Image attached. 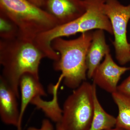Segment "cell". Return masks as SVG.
<instances>
[{
  "mask_svg": "<svg viewBox=\"0 0 130 130\" xmlns=\"http://www.w3.org/2000/svg\"><path fill=\"white\" fill-rule=\"evenodd\" d=\"M45 55L35 43V40L18 37L0 40L1 76L20 98L19 82L23 74L30 73L39 78V66Z\"/></svg>",
  "mask_w": 130,
  "mask_h": 130,
  "instance_id": "obj_1",
  "label": "cell"
},
{
  "mask_svg": "<svg viewBox=\"0 0 130 130\" xmlns=\"http://www.w3.org/2000/svg\"><path fill=\"white\" fill-rule=\"evenodd\" d=\"M92 36L93 32L88 31L73 40L59 38L52 42V48L60 55L59 59L54 61V69L61 72L60 77L69 88L75 89L86 81V54Z\"/></svg>",
  "mask_w": 130,
  "mask_h": 130,
  "instance_id": "obj_2",
  "label": "cell"
},
{
  "mask_svg": "<svg viewBox=\"0 0 130 130\" xmlns=\"http://www.w3.org/2000/svg\"><path fill=\"white\" fill-rule=\"evenodd\" d=\"M0 13L16 25L18 36L30 40L58 25L53 16L28 0H0Z\"/></svg>",
  "mask_w": 130,
  "mask_h": 130,
  "instance_id": "obj_3",
  "label": "cell"
},
{
  "mask_svg": "<svg viewBox=\"0 0 130 130\" xmlns=\"http://www.w3.org/2000/svg\"><path fill=\"white\" fill-rule=\"evenodd\" d=\"M93 112V84L84 81L65 101L60 123L64 130H89Z\"/></svg>",
  "mask_w": 130,
  "mask_h": 130,
  "instance_id": "obj_4",
  "label": "cell"
},
{
  "mask_svg": "<svg viewBox=\"0 0 130 130\" xmlns=\"http://www.w3.org/2000/svg\"><path fill=\"white\" fill-rule=\"evenodd\" d=\"M104 11L111 24L116 59L120 65H125L130 61V43L127 37L130 4L124 6L118 0H105Z\"/></svg>",
  "mask_w": 130,
  "mask_h": 130,
  "instance_id": "obj_5",
  "label": "cell"
},
{
  "mask_svg": "<svg viewBox=\"0 0 130 130\" xmlns=\"http://www.w3.org/2000/svg\"><path fill=\"white\" fill-rule=\"evenodd\" d=\"M129 70L130 67L119 66L114 61L110 53L107 54L94 72L92 78L93 83L112 94L117 91L118 84L121 76Z\"/></svg>",
  "mask_w": 130,
  "mask_h": 130,
  "instance_id": "obj_6",
  "label": "cell"
},
{
  "mask_svg": "<svg viewBox=\"0 0 130 130\" xmlns=\"http://www.w3.org/2000/svg\"><path fill=\"white\" fill-rule=\"evenodd\" d=\"M85 12L79 18L80 32L102 30L113 35L111 22L104 11L105 0H84Z\"/></svg>",
  "mask_w": 130,
  "mask_h": 130,
  "instance_id": "obj_7",
  "label": "cell"
},
{
  "mask_svg": "<svg viewBox=\"0 0 130 130\" xmlns=\"http://www.w3.org/2000/svg\"><path fill=\"white\" fill-rule=\"evenodd\" d=\"M42 8L56 20L58 25L74 21L85 12L84 0H44Z\"/></svg>",
  "mask_w": 130,
  "mask_h": 130,
  "instance_id": "obj_8",
  "label": "cell"
},
{
  "mask_svg": "<svg viewBox=\"0 0 130 130\" xmlns=\"http://www.w3.org/2000/svg\"><path fill=\"white\" fill-rule=\"evenodd\" d=\"M19 98L12 89L0 76V116L3 123L14 126L18 130H21L20 111L18 100Z\"/></svg>",
  "mask_w": 130,
  "mask_h": 130,
  "instance_id": "obj_9",
  "label": "cell"
},
{
  "mask_svg": "<svg viewBox=\"0 0 130 130\" xmlns=\"http://www.w3.org/2000/svg\"><path fill=\"white\" fill-rule=\"evenodd\" d=\"M109 53L110 48L106 42L104 31L98 29L93 32L92 40L86 56L87 77L89 78H92L103 58Z\"/></svg>",
  "mask_w": 130,
  "mask_h": 130,
  "instance_id": "obj_10",
  "label": "cell"
},
{
  "mask_svg": "<svg viewBox=\"0 0 130 130\" xmlns=\"http://www.w3.org/2000/svg\"><path fill=\"white\" fill-rule=\"evenodd\" d=\"M19 89L21 96L20 111L21 126L23 117L28 105L36 98L46 96L47 94L40 83V78L30 73H25L21 76L20 80Z\"/></svg>",
  "mask_w": 130,
  "mask_h": 130,
  "instance_id": "obj_11",
  "label": "cell"
},
{
  "mask_svg": "<svg viewBox=\"0 0 130 130\" xmlns=\"http://www.w3.org/2000/svg\"><path fill=\"white\" fill-rule=\"evenodd\" d=\"M94 112L89 130H108L115 128L116 118L107 113L100 104L97 95L96 85L93 83Z\"/></svg>",
  "mask_w": 130,
  "mask_h": 130,
  "instance_id": "obj_12",
  "label": "cell"
},
{
  "mask_svg": "<svg viewBox=\"0 0 130 130\" xmlns=\"http://www.w3.org/2000/svg\"><path fill=\"white\" fill-rule=\"evenodd\" d=\"M111 94L118 108L115 127L123 130H130V95L118 91Z\"/></svg>",
  "mask_w": 130,
  "mask_h": 130,
  "instance_id": "obj_13",
  "label": "cell"
},
{
  "mask_svg": "<svg viewBox=\"0 0 130 130\" xmlns=\"http://www.w3.org/2000/svg\"><path fill=\"white\" fill-rule=\"evenodd\" d=\"M58 86L59 85L57 84L54 89V94L53 101H45L42 100L41 96H38L31 103L38 108L41 109L49 118L56 123H60L62 116V109L59 106L56 95Z\"/></svg>",
  "mask_w": 130,
  "mask_h": 130,
  "instance_id": "obj_14",
  "label": "cell"
},
{
  "mask_svg": "<svg viewBox=\"0 0 130 130\" xmlns=\"http://www.w3.org/2000/svg\"><path fill=\"white\" fill-rule=\"evenodd\" d=\"M19 35V29L16 25L8 17L0 13L1 39H13Z\"/></svg>",
  "mask_w": 130,
  "mask_h": 130,
  "instance_id": "obj_15",
  "label": "cell"
},
{
  "mask_svg": "<svg viewBox=\"0 0 130 130\" xmlns=\"http://www.w3.org/2000/svg\"><path fill=\"white\" fill-rule=\"evenodd\" d=\"M117 91L130 95V74L127 78L118 86Z\"/></svg>",
  "mask_w": 130,
  "mask_h": 130,
  "instance_id": "obj_16",
  "label": "cell"
},
{
  "mask_svg": "<svg viewBox=\"0 0 130 130\" xmlns=\"http://www.w3.org/2000/svg\"><path fill=\"white\" fill-rule=\"evenodd\" d=\"M27 130H54L53 124L50 120L47 119H44L42 121L41 127L37 128L35 127H29Z\"/></svg>",
  "mask_w": 130,
  "mask_h": 130,
  "instance_id": "obj_17",
  "label": "cell"
},
{
  "mask_svg": "<svg viewBox=\"0 0 130 130\" xmlns=\"http://www.w3.org/2000/svg\"><path fill=\"white\" fill-rule=\"evenodd\" d=\"M34 5L42 8L44 5V0H28Z\"/></svg>",
  "mask_w": 130,
  "mask_h": 130,
  "instance_id": "obj_18",
  "label": "cell"
},
{
  "mask_svg": "<svg viewBox=\"0 0 130 130\" xmlns=\"http://www.w3.org/2000/svg\"><path fill=\"white\" fill-rule=\"evenodd\" d=\"M54 130H64L60 123H56V128Z\"/></svg>",
  "mask_w": 130,
  "mask_h": 130,
  "instance_id": "obj_19",
  "label": "cell"
},
{
  "mask_svg": "<svg viewBox=\"0 0 130 130\" xmlns=\"http://www.w3.org/2000/svg\"><path fill=\"white\" fill-rule=\"evenodd\" d=\"M108 130H123L121 129H119V128H116V127H115V128H112V129H111Z\"/></svg>",
  "mask_w": 130,
  "mask_h": 130,
  "instance_id": "obj_20",
  "label": "cell"
}]
</instances>
